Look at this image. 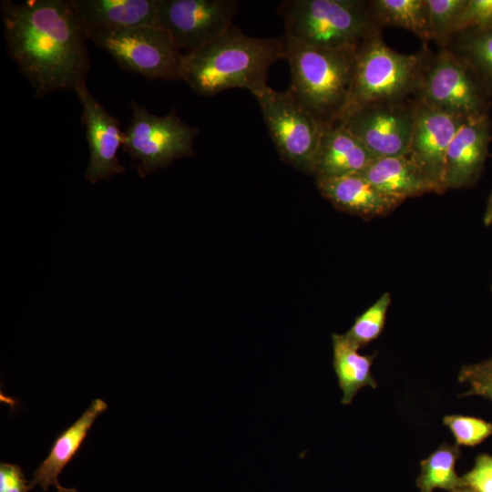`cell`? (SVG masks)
<instances>
[{
    "label": "cell",
    "mask_w": 492,
    "mask_h": 492,
    "mask_svg": "<svg viewBox=\"0 0 492 492\" xmlns=\"http://www.w3.org/2000/svg\"><path fill=\"white\" fill-rule=\"evenodd\" d=\"M0 15L7 55L36 97L86 81L88 38L69 0H4Z\"/></svg>",
    "instance_id": "1"
},
{
    "label": "cell",
    "mask_w": 492,
    "mask_h": 492,
    "mask_svg": "<svg viewBox=\"0 0 492 492\" xmlns=\"http://www.w3.org/2000/svg\"><path fill=\"white\" fill-rule=\"evenodd\" d=\"M284 58V36L253 37L233 25L217 39L182 56L180 79L203 97L236 87L255 96L268 87L271 66Z\"/></svg>",
    "instance_id": "2"
},
{
    "label": "cell",
    "mask_w": 492,
    "mask_h": 492,
    "mask_svg": "<svg viewBox=\"0 0 492 492\" xmlns=\"http://www.w3.org/2000/svg\"><path fill=\"white\" fill-rule=\"evenodd\" d=\"M284 36L291 70L286 91L322 122L336 121L350 92L357 47L325 48Z\"/></svg>",
    "instance_id": "3"
},
{
    "label": "cell",
    "mask_w": 492,
    "mask_h": 492,
    "mask_svg": "<svg viewBox=\"0 0 492 492\" xmlns=\"http://www.w3.org/2000/svg\"><path fill=\"white\" fill-rule=\"evenodd\" d=\"M429 53L426 47L415 54L396 52L384 42L381 30L368 36L356 48L350 92L338 119L366 104L413 98Z\"/></svg>",
    "instance_id": "4"
},
{
    "label": "cell",
    "mask_w": 492,
    "mask_h": 492,
    "mask_svg": "<svg viewBox=\"0 0 492 492\" xmlns=\"http://www.w3.org/2000/svg\"><path fill=\"white\" fill-rule=\"evenodd\" d=\"M277 12L286 36L320 47L354 49L381 30L369 1L285 0Z\"/></svg>",
    "instance_id": "5"
},
{
    "label": "cell",
    "mask_w": 492,
    "mask_h": 492,
    "mask_svg": "<svg viewBox=\"0 0 492 492\" xmlns=\"http://www.w3.org/2000/svg\"><path fill=\"white\" fill-rule=\"evenodd\" d=\"M132 117L123 133V148L137 163L141 179L174 160L192 157L196 127L186 124L172 109L165 116L150 113L135 100L131 102Z\"/></svg>",
    "instance_id": "6"
},
{
    "label": "cell",
    "mask_w": 492,
    "mask_h": 492,
    "mask_svg": "<svg viewBox=\"0 0 492 492\" xmlns=\"http://www.w3.org/2000/svg\"><path fill=\"white\" fill-rule=\"evenodd\" d=\"M254 97L281 159L301 172L315 174L326 124L287 91L267 87Z\"/></svg>",
    "instance_id": "7"
},
{
    "label": "cell",
    "mask_w": 492,
    "mask_h": 492,
    "mask_svg": "<svg viewBox=\"0 0 492 492\" xmlns=\"http://www.w3.org/2000/svg\"><path fill=\"white\" fill-rule=\"evenodd\" d=\"M86 35L126 71L149 79H180L183 55L161 27L93 29Z\"/></svg>",
    "instance_id": "8"
},
{
    "label": "cell",
    "mask_w": 492,
    "mask_h": 492,
    "mask_svg": "<svg viewBox=\"0 0 492 492\" xmlns=\"http://www.w3.org/2000/svg\"><path fill=\"white\" fill-rule=\"evenodd\" d=\"M413 99L464 118L489 115L492 100L471 68L443 47L429 53Z\"/></svg>",
    "instance_id": "9"
},
{
    "label": "cell",
    "mask_w": 492,
    "mask_h": 492,
    "mask_svg": "<svg viewBox=\"0 0 492 492\" xmlns=\"http://www.w3.org/2000/svg\"><path fill=\"white\" fill-rule=\"evenodd\" d=\"M238 10L236 0H159V26L184 56L225 34Z\"/></svg>",
    "instance_id": "10"
},
{
    "label": "cell",
    "mask_w": 492,
    "mask_h": 492,
    "mask_svg": "<svg viewBox=\"0 0 492 492\" xmlns=\"http://www.w3.org/2000/svg\"><path fill=\"white\" fill-rule=\"evenodd\" d=\"M374 158L406 155L414 124L413 98L364 105L336 120Z\"/></svg>",
    "instance_id": "11"
},
{
    "label": "cell",
    "mask_w": 492,
    "mask_h": 492,
    "mask_svg": "<svg viewBox=\"0 0 492 492\" xmlns=\"http://www.w3.org/2000/svg\"><path fill=\"white\" fill-rule=\"evenodd\" d=\"M74 92L82 107L81 121L86 128L89 150L85 177L93 184L109 180L125 170L117 155L123 144L124 131L118 119L89 92L86 81L80 82Z\"/></svg>",
    "instance_id": "12"
},
{
    "label": "cell",
    "mask_w": 492,
    "mask_h": 492,
    "mask_svg": "<svg viewBox=\"0 0 492 492\" xmlns=\"http://www.w3.org/2000/svg\"><path fill=\"white\" fill-rule=\"evenodd\" d=\"M414 100V124L407 156L433 180L441 192L445 160L456 133L467 118Z\"/></svg>",
    "instance_id": "13"
},
{
    "label": "cell",
    "mask_w": 492,
    "mask_h": 492,
    "mask_svg": "<svg viewBox=\"0 0 492 492\" xmlns=\"http://www.w3.org/2000/svg\"><path fill=\"white\" fill-rule=\"evenodd\" d=\"M491 140L489 115L466 119L446 152L443 176L445 191L472 186L480 176Z\"/></svg>",
    "instance_id": "14"
},
{
    "label": "cell",
    "mask_w": 492,
    "mask_h": 492,
    "mask_svg": "<svg viewBox=\"0 0 492 492\" xmlns=\"http://www.w3.org/2000/svg\"><path fill=\"white\" fill-rule=\"evenodd\" d=\"M316 186L335 208L363 219L384 216L404 202L379 190L361 173L316 177Z\"/></svg>",
    "instance_id": "15"
},
{
    "label": "cell",
    "mask_w": 492,
    "mask_h": 492,
    "mask_svg": "<svg viewBox=\"0 0 492 492\" xmlns=\"http://www.w3.org/2000/svg\"><path fill=\"white\" fill-rule=\"evenodd\" d=\"M69 3L85 32L159 26V0H69Z\"/></svg>",
    "instance_id": "16"
},
{
    "label": "cell",
    "mask_w": 492,
    "mask_h": 492,
    "mask_svg": "<svg viewBox=\"0 0 492 492\" xmlns=\"http://www.w3.org/2000/svg\"><path fill=\"white\" fill-rule=\"evenodd\" d=\"M374 159L341 122L326 124L317 154L315 176L338 177L361 173Z\"/></svg>",
    "instance_id": "17"
},
{
    "label": "cell",
    "mask_w": 492,
    "mask_h": 492,
    "mask_svg": "<svg viewBox=\"0 0 492 492\" xmlns=\"http://www.w3.org/2000/svg\"><path fill=\"white\" fill-rule=\"evenodd\" d=\"M361 174L382 192L403 201L430 192L442 193L407 155L374 158Z\"/></svg>",
    "instance_id": "18"
},
{
    "label": "cell",
    "mask_w": 492,
    "mask_h": 492,
    "mask_svg": "<svg viewBox=\"0 0 492 492\" xmlns=\"http://www.w3.org/2000/svg\"><path fill=\"white\" fill-rule=\"evenodd\" d=\"M107 408L108 405L102 399L93 400L81 416L56 437L48 456L28 482L29 490L36 486L47 490L51 486L59 485V474L77 452L95 420Z\"/></svg>",
    "instance_id": "19"
},
{
    "label": "cell",
    "mask_w": 492,
    "mask_h": 492,
    "mask_svg": "<svg viewBox=\"0 0 492 492\" xmlns=\"http://www.w3.org/2000/svg\"><path fill=\"white\" fill-rule=\"evenodd\" d=\"M332 339L333 367L343 393L341 403L347 405L364 387H377L371 371L375 354H360L345 333H333Z\"/></svg>",
    "instance_id": "20"
},
{
    "label": "cell",
    "mask_w": 492,
    "mask_h": 492,
    "mask_svg": "<svg viewBox=\"0 0 492 492\" xmlns=\"http://www.w3.org/2000/svg\"><path fill=\"white\" fill-rule=\"evenodd\" d=\"M443 48L471 68L492 98V27L457 32Z\"/></svg>",
    "instance_id": "21"
},
{
    "label": "cell",
    "mask_w": 492,
    "mask_h": 492,
    "mask_svg": "<svg viewBox=\"0 0 492 492\" xmlns=\"http://www.w3.org/2000/svg\"><path fill=\"white\" fill-rule=\"evenodd\" d=\"M370 10L376 25L410 30L423 41L432 40L426 0H372Z\"/></svg>",
    "instance_id": "22"
},
{
    "label": "cell",
    "mask_w": 492,
    "mask_h": 492,
    "mask_svg": "<svg viewBox=\"0 0 492 492\" xmlns=\"http://www.w3.org/2000/svg\"><path fill=\"white\" fill-rule=\"evenodd\" d=\"M461 451L456 444L443 443L426 458L420 461V474L416 486L420 492H433L436 488L450 492L466 487L462 477L456 472Z\"/></svg>",
    "instance_id": "23"
},
{
    "label": "cell",
    "mask_w": 492,
    "mask_h": 492,
    "mask_svg": "<svg viewBox=\"0 0 492 492\" xmlns=\"http://www.w3.org/2000/svg\"><path fill=\"white\" fill-rule=\"evenodd\" d=\"M467 0H426L432 40L443 47L457 32Z\"/></svg>",
    "instance_id": "24"
},
{
    "label": "cell",
    "mask_w": 492,
    "mask_h": 492,
    "mask_svg": "<svg viewBox=\"0 0 492 492\" xmlns=\"http://www.w3.org/2000/svg\"><path fill=\"white\" fill-rule=\"evenodd\" d=\"M391 303L389 292H384L370 307L357 316L346 336L359 348L376 340L382 333Z\"/></svg>",
    "instance_id": "25"
},
{
    "label": "cell",
    "mask_w": 492,
    "mask_h": 492,
    "mask_svg": "<svg viewBox=\"0 0 492 492\" xmlns=\"http://www.w3.org/2000/svg\"><path fill=\"white\" fill-rule=\"evenodd\" d=\"M443 423L458 446H476L492 435V423L475 416L448 415L443 418Z\"/></svg>",
    "instance_id": "26"
},
{
    "label": "cell",
    "mask_w": 492,
    "mask_h": 492,
    "mask_svg": "<svg viewBox=\"0 0 492 492\" xmlns=\"http://www.w3.org/2000/svg\"><path fill=\"white\" fill-rule=\"evenodd\" d=\"M458 381L468 386V390L462 395H479L492 402V357L463 365L458 374Z\"/></svg>",
    "instance_id": "27"
},
{
    "label": "cell",
    "mask_w": 492,
    "mask_h": 492,
    "mask_svg": "<svg viewBox=\"0 0 492 492\" xmlns=\"http://www.w3.org/2000/svg\"><path fill=\"white\" fill-rule=\"evenodd\" d=\"M490 27H492V0H467L457 32Z\"/></svg>",
    "instance_id": "28"
},
{
    "label": "cell",
    "mask_w": 492,
    "mask_h": 492,
    "mask_svg": "<svg viewBox=\"0 0 492 492\" xmlns=\"http://www.w3.org/2000/svg\"><path fill=\"white\" fill-rule=\"evenodd\" d=\"M462 478L466 487L476 492H492V455L479 454L474 466Z\"/></svg>",
    "instance_id": "29"
},
{
    "label": "cell",
    "mask_w": 492,
    "mask_h": 492,
    "mask_svg": "<svg viewBox=\"0 0 492 492\" xmlns=\"http://www.w3.org/2000/svg\"><path fill=\"white\" fill-rule=\"evenodd\" d=\"M28 490V483L18 466L0 464V492H27Z\"/></svg>",
    "instance_id": "30"
},
{
    "label": "cell",
    "mask_w": 492,
    "mask_h": 492,
    "mask_svg": "<svg viewBox=\"0 0 492 492\" xmlns=\"http://www.w3.org/2000/svg\"><path fill=\"white\" fill-rule=\"evenodd\" d=\"M483 223L489 227L492 224V191L487 199L486 210L483 215Z\"/></svg>",
    "instance_id": "31"
},
{
    "label": "cell",
    "mask_w": 492,
    "mask_h": 492,
    "mask_svg": "<svg viewBox=\"0 0 492 492\" xmlns=\"http://www.w3.org/2000/svg\"><path fill=\"white\" fill-rule=\"evenodd\" d=\"M56 492H77V490L74 487H64L58 485L56 487Z\"/></svg>",
    "instance_id": "32"
},
{
    "label": "cell",
    "mask_w": 492,
    "mask_h": 492,
    "mask_svg": "<svg viewBox=\"0 0 492 492\" xmlns=\"http://www.w3.org/2000/svg\"><path fill=\"white\" fill-rule=\"evenodd\" d=\"M452 492H476V491L470 488L469 487H463Z\"/></svg>",
    "instance_id": "33"
}]
</instances>
